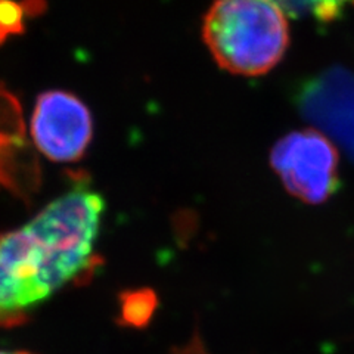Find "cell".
Segmentation results:
<instances>
[{"label":"cell","mask_w":354,"mask_h":354,"mask_svg":"<svg viewBox=\"0 0 354 354\" xmlns=\"http://www.w3.org/2000/svg\"><path fill=\"white\" fill-rule=\"evenodd\" d=\"M104 209V198L80 179L0 236V326L22 322L27 310L88 269Z\"/></svg>","instance_id":"1"},{"label":"cell","mask_w":354,"mask_h":354,"mask_svg":"<svg viewBox=\"0 0 354 354\" xmlns=\"http://www.w3.org/2000/svg\"><path fill=\"white\" fill-rule=\"evenodd\" d=\"M203 32L221 68L242 75L270 71L290 40L285 14L270 0H216Z\"/></svg>","instance_id":"2"},{"label":"cell","mask_w":354,"mask_h":354,"mask_svg":"<svg viewBox=\"0 0 354 354\" xmlns=\"http://www.w3.org/2000/svg\"><path fill=\"white\" fill-rule=\"evenodd\" d=\"M272 167L285 189L307 204H322L339 187L338 152L324 133L292 131L272 149Z\"/></svg>","instance_id":"3"},{"label":"cell","mask_w":354,"mask_h":354,"mask_svg":"<svg viewBox=\"0 0 354 354\" xmlns=\"http://www.w3.org/2000/svg\"><path fill=\"white\" fill-rule=\"evenodd\" d=\"M30 133L37 151L49 160L74 162L83 157L92 142V114L73 93L44 92L32 109Z\"/></svg>","instance_id":"4"},{"label":"cell","mask_w":354,"mask_h":354,"mask_svg":"<svg viewBox=\"0 0 354 354\" xmlns=\"http://www.w3.org/2000/svg\"><path fill=\"white\" fill-rule=\"evenodd\" d=\"M298 106L354 160V74L344 68L320 73L303 87Z\"/></svg>","instance_id":"5"},{"label":"cell","mask_w":354,"mask_h":354,"mask_svg":"<svg viewBox=\"0 0 354 354\" xmlns=\"http://www.w3.org/2000/svg\"><path fill=\"white\" fill-rule=\"evenodd\" d=\"M39 180V164L28 145L21 104L0 83V189L26 196Z\"/></svg>","instance_id":"6"},{"label":"cell","mask_w":354,"mask_h":354,"mask_svg":"<svg viewBox=\"0 0 354 354\" xmlns=\"http://www.w3.org/2000/svg\"><path fill=\"white\" fill-rule=\"evenodd\" d=\"M158 308V297L151 288L126 291L120 295V322L136 329L149 325Z\"/></svg>","instance_id":"7"},{"label":"cell","mask_w":354,"mask_h":354,"mask_svg":"<svg viewBox=\"0 0 354 354\" xmlns=\"http://www.w3.org/2000/svg\"><path fill=\"white\" fill-rule=\"evenodd\" d=\"M285 15L329 22L341 17L350 0H270Z\"/></svg>","instance_id":"8"},{"label":"cell","mask_w":354,"mask_h":354,"mask_svg":"<svg viewBox=\"0 0 354 354\" xmlns=\"http://www.w3.org/2000/svg\"><path fill=\"white\" fill-rule=\"evenodd\" d=\"M43 0H0V46L12 36L26 31V19L39 12Z\"/></svg>","instance_id":"9"},{"label":"cell","mask_w":354,"mask_h":354,"mask_svg":"<svg viewBox=\"0 0 354 354\" xmlns=\"http://www.w3.org/2000/svg\"><path fill=\"white\" fill-rule=\"evenodd\" d=\"M174 354H208V353L205 351L203 342L195 337L192 342H189L185 348L177 350Z\"/></svg>","instance_id":"10"},{"label":"cell","mask_w":354,"mask_h":354,"mask_svg":"<svg viewBox=\"0 0 354 354\" xmlns=\"http://www.w3.org/2000/svg\"><path fill=\"white\" fill-rule=\"evenodd\" d=\"M0 354H28V353H9V351H0Z\"/></svg>","instance_id":"11"}]
</instances>
